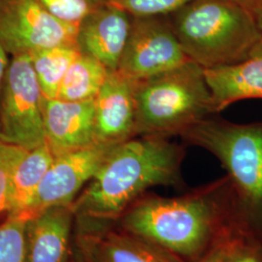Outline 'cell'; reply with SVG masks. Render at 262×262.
Returning <instances> with one entry per match:
<instances>
[{
	"mask_svg": "<svg viewBox=\"0 0 262 262\" xmlns=\"http://www.w3.org/2000/svg\"><path fill=\"white\" fill-rule=\"evenodd\" d=\"M42 93L29 55L12 56L0 94V139L31 150L46 143Z\"/></svg>",
	"mask_w": 262,
	"mask_h": 262,
	"instance_id": "8992f818",
	"label": "cell"
},
{
	"mask_svg": "<svg viewBox=\"0 0 262 262\" xmlns=\"http://www.w3.org/2000/svg\"><path fill=\"white\" fill-rule=\"evenodd\" d=\"M76 246L84 262H185L140 236L109 225L78 227Z\"/></svg>",
	"mask_w": 262,
	"mask_h": 262,
	"instance_id": "30bf717a",
	"label": "cell"
},
{
	"mask_svg": "<svg viewBox=\"0 0 262 262\" xmlns=\"http://www.w3.org/2000/svg\"><path fill=\"white\" fill-rule=\"evenodd\" d=\"M180 136L220 160L245 222L262 239V122L240 124L208 117Z\"/></svg>",
	"mask_w": 262,
	"mask_h": 262,
	"instance_id": "5b68a950",
	"label": "cell"
},
{
	"mask_svg": "<svg viewBox=\"0 0 262 262\" xmlns=\"http://www.w3.org/2000/svg\"><path fill=\"white\" fill-rule=\"evenodd\" d=\"M252 14L262 32V0H253Z\"/></svg>",
	"mask_w": 262,
	"mask_h": 262,
	"instance_id": "d4e9b609",
	"label": "cell"
},
{
	"mask_svg": "<svg viewBox=\"0 0 262 262\" xmlns=\"http://www.w3.org/2000/svg\"><path fill=\"white\" fill-rule=\"evenodd\" d=\"M7 55L8 54L6 53L4 48L2 47L0 44V94H1V89H2L5 74H6L7 68L9 66V60H8Z\"/></svg>",
	"mask_w": 262,
	"mask_h": 262,
	"instance_id": "cb8c5ba5",
	"label": "cell"
},
{
	"mask_svg": "<svg viewBox=\"0 0 262 262\" xmlns=\"http://www.w3.org/2000/svg\"><path fill=\"white\" fill-rule=\"evenodd\" d=\"M228 260H229V259H228ZM228 260H227V262H228Z\"/></svg>",
	"mask_w": 262,
	"mask_h": 262,
	"instance_id": "83f0119b",
	"label": "cell"
},
{
	"mask_svg": "<svg viewBox=\"0 0 262 262\" xmlns=\"http://www.w3.org/2000/svg\"><path fill=\"white\" fill-rule=\"evenodd\" d=\"M170 24L187 58L204 69L241 62L262 42L252 12L230 0H192Z\"/></svg>",
	"mask_w": 262,
	"mask_h": 262,
	"instance_id": "3957f363",
	"label": "cell"
},
{
	"mask_svg": "<svg viewBox=\"0 0 262 262\" xmlns=\"http://www.w3.org/2000/svg\"><path fill=\"white\" fill-rule=\"evenodd\" d=\"M78 28L54 17L37 0H0V44L12 56L77 46Z\"/></svg>",
	"mask_w": 262,
	"mask_h": 262,
	"instance_id": "52a82bcc",
	"label": "cell"
},
{
	"mask_svg": "<svg viewBox=\"0 0 262 262\" xmlns=\"http://www.w3.org/2000/svg\"><path fill=\"white\" fill-rule=\"evenodd\" d=\"M55 156L47 143L28 150L14 171L11 187L9 216L23 217L30 206L38 187Z\"/></svg>",
	"mask_w": 262,
	"mask_h": 262,
	"instance_id": "2e32d148",
	"label": "cell"
},
{
	"mask_svg": "<svg viewBox=\"0 0 262 262\" xmlns=\"http://www.w3.org/2000/svg\"><path fill=\"white\" fill-rule=\"evenodd\" d=\"M81 54L77 46H58L29 54L31 64L44 97L57 98L69 66Z\"/></svg>",
	"mask_w": 262,
	"mask_h": 262,
	"instance_id": "ac0fdd59",
	"label": "cell"
},
{
	"mask_svg": "<svg viewBox=\"0 0 262 262\" xmlns=\"http://www.w3.org/2000/svg\"><path fill=\"white\" fill-rule=\"evenodd\" d=\"M132 19L125 11L104 3L79 24V51L96 58L110 71L118 70L130 34Z\"/></svg>",
	"mask_w": 262,
	"mask_h": 262,
	"instance_id": "8fae6325",
	"label": "cell"
},
{
	"mask_svg": "<svg viewBox=\"0 0 262 262\" xmlns=\"http://www.w3.org/2000/svg\"><path fill=\"white\" fill-rule=\"evenodd\" d=\"M94 133L97 143L120 144L135 136L134 81L110 71L94 99Z\"/></svg>",
	"mask_w": 262,
	"mask_h": 262,
	"instance_id": "7c38bea8",
	"label": "cell"
},
{
	"mask_svg": "<svg viewBox=\"0 0 262 262\" xmlns=\"http://www.w3.org/2000/svg\"><path fill=\"white\" fill-rule=\"evenodd\" d=\"M116 145L94 143L55 157L24 219L28 221L50 207L71 206Z\"/></svg>",
	"mask_w": 262,
	"mask_h": 262,
	"instance_id": "9c48e42d",
	"label": "cell"
},
{
	"mask_svg": "<svg viewBox=\"0 0 262 262\" xmlns=\"http://www.w3.org/2000/svg\"><path fill=\"white\" fill-rule=\"evenodd\" d=\"M58 19L79 25L93 11L106 3L105 0H37Z\"/></svg>",
	"mask_w": 262,
	"mask_h": 262,
	"instance_id": "7402d4cb",
	"label": "cell"
},
{
	"mask_svg": "<svg viewBox=\"0 0 262 262\" xmlns=\"http://www.w3.org/2000/svg\"><path fill=\"white\" fill-rule=\"evenodd\" d=\"M135 136H180L214 112L204 68L188 60L134 81Z\"/></svg>",
	"mask_w": 262,
	"mask_h": 262,
	"instance_id": "277c9868",
	"label": "cell"
},
{
	"mask_svg": "<svg viewBox=\"0 0 262 262\" xmlns=\"http://www.w3.org/2000/svg\"><path fill=\"white\" fill-rule=\"evenodd\" d=\"M105 1H106V2H107V0H105Z\"/></svg>",
	"mask_w": 262,
	"mask_h": 262,
	"instance_id": "4316f807",
	"label": "cell"
},
{
	"mask_svg": "<svg viewBox=\"0 0 262 262\" xmlns=\"http://www.w3.org/2000/svg\"><path fill=\"white\" fill-rule=\"evenodd\" d=\"M252 233L237 235L226 239L225 241L217 244L206 255H204L201 259L196 262H227L230 258L232 253H234L236 248L250 236ZM255 236V235H254Z\"/></svg>",
	"mask_w": 262,
	"mask_h": 262,
	"instance_id": "603a6c76",
	"label": "cell"
},
{
	"mask_svg": "<svg viewBox=\"0 0 262 262\" xmlns=\"http://www.w3.org/2000/svg\"><path fill=\"white\" fill-rule=\"evenodd\" d=\"M46 143L54 156L91 146L95 140L94 100L69 102L42 95Z\"/></svg>",
	"mask_w": 262,
	"mask_h": 262,
	"instance_id": "4fadbf2b",
	"label": "cell"
},
{
	"mask_svg": "<svg viewBox=\"0 0 262 262\" xmlns=\"http://www.w3.org/2000/svg\"><path fill=\"white\" fill-rule=\"evenodd\" d=\"M170 21L160 17L133 18L118 71L139 81L188 61Z\"/></svg>",
	"mask_w": 262,
	"mask_h": 262,
	"instance_id": "ba28073f",
	"label": "cell"
},
{
	"mask_svg": "<svg viewBox=\"0 0 262 262\" xmlns=\"http://www.w3.org/2000/svg\"><path fill=\"white\" fill-rule=\"evenodd\" d=\"M28 221L7 215L0 225V262H26V227Z\"/></svg>",
	"mask_w": 262,
	"mask_h": 262,
	"instance_id": "d6986e66",
	"label": "cell"
},
{
	"mask_svg": "<svg viewBox=\"0 0 262 262\" xmlns=\"http://www.w3.org/2000/svg\"><path fill=\"white\" fill-rule=\"evenodd\" d=\"M185 262H196L217 244L253 233L244 220L227 176L183 196L145 193L117 221Z\"/></svg>",
	"mask_w": 262,
	"mask_h": 262,
	"instance_id": "6da1fadb",
	"label": "cell"
},
{
	"mask_svg": "<svg viewBox=\"0 0 262 262\" xmlns=\"http://www.w3.org/2000/svg\"><path fill=\"white\" fill-rule=\"evenodd\" d=\"M28 151L0 139V215L9 212L13 174Z\"/></svg>",
	"mask_w": 262,
	"mask_h": 262,
	"instance_id": "ffe728a7",
	"label": "cell"
},
{
	"mask_svg": "<svg viewBox=\"0 0 262 262\" xmlns=\"http://www.w3.org/2000/svg\"><path fill=\"white\" fill-rule=\"evenodd\" d=\"M75 215L71 206H53L28 220L26 262H67Z\"/></svg>",
	"mask_w": 262,
	"mask_h": 262,
	"instance_id": "5bb4252c",
	"label": "cell"
},
{
	"mask_svg": "<svg viewBox=\"0 0 262 262\" xmlns=\"http://www.w3.org/2000/svg\"><path fill=\"white\" fill-rule=\"evenodd\" d=\"M185 148L159 136L116 145L71 205L78 227L109 225L152 187L184 185Z\"/></svg>",
	"mask_w": 262,
	"mask_h": 262,
	"instance_id": "7a4b0ae2",
	"label": "cell"
},
{
	"mask_svg": "<svg viewBox=\"0 0 262 262\" xmlns=\"http://www.w3.org/2000/svg\"><path fill=\"white\" fill-rule=\"evenodd\" d=\"M215 114L244 99H262V42L253 54L231 66L204 69Z\"/></svg>",
	"mask_w": 262,
	"mask_h": 262,
	"instance_id": "9a60e30c",
	"label": "cell"
},
{
	"mask_svg": "<svg viewBox=\"0 0 262 262\" xmlns=\"http://www.w3.org/2000/svg\"><path fill=\"white\" fill-rule=\"evenodd\" d=\"M192 0H107L133 18L162 17L173 14Z\"/></svg>",
	"mask_w": 262,
	"mask_h": 262,
	"instance_id": "44dd1931",
	"label": "cell"
},
{
	"mask_svg": "<svg viewBox=\"0 0 262 262\" xmlns=\"http://www.w3.org/2000/svg\"><path fill=\"white\" fill-rule=\"evenodd\" d=\"M230 1L234 2L236 4H239V5L245 7L246 9L250 10L252 12L253 0H230Z\"/></svg>",
	"mask_w": 262,
	"mask_h": 262,
	"instance_id": "484cf974",
	"label": "cell"
},
{
	"mask_svg": "<svg viewBox=\"0 0 262 262\" xmlns=\"http://www.w3.org/2000/svg\"><path fill=\"white\" fill-rule=\"evenodd\" d=\"M109 72L99 60L81 53L69 66L57 98L69 102L94 100Z\"/></svg>",
	"mask_w": 262,
	"mask_h": 262,
	"instance_id": "e0dca14e",
	"label": "cell"
}]
</instances>
